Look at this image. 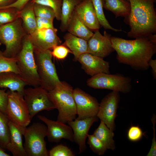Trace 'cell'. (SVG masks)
I'll list each match as a JSON object with an SVG mask.
<instances>
[{
  "label": "cell",
  "instance_id": "obj_1",
  "mask_svg": "<svg viewBox=\"0 0 156 156\" xmlns=\"http://www.w3.org/2000/svg\"><path fill=\"white\" fill-rule=\"evenodd\" d=\"M111 41L119 63L136 70L148 69L149 62L156 52L155 34L133 40L112 36Z\"/></svg>",
  "mask_w": 156,
  "mask_h": 156
},
{
  "label": "cell",
  "instance_id": "obj_2",
  "mask_svg": "<svg viewBox=\"0 0 156 156\" xmlns=\"http://www.w3.org/2000/svg\"><path fill=\"white\" fill-rule=\"evenodd\" d=\"M131 5L127 22L130 30L129 37L137 38L156 33V13L154 3L156 0H129Z\"/></svg>",
  "mask_w": 156,
  "mask_h": 156
},
{
  "label": "cell",
  "instance_id": "obj_3",
  "mask_svg": "<svg viewBox=\"0 0 156 156\" xmlns=\"http://www.w3.org/2000/svg\"><path fill=\"white\" fill-rule=\"evenodd\" d=\"M73 87L67 83L61 81L48 91L49 96L58 111L57 120L64 123L74 120L77 114Z\"/></svg>",
  "mask_w": 156,
  "mask_h": 156
},
{
  "label": "cell",
  "instance_id": "obj_4",
  "mask_svg": "<svg viewBox=\"0 0 156 156\" xmlns=\"http://www.w3.org/2000/svg\"><path fill=\"white\" fill-rule=\"evenodd\" d=\"M19 75L27 85L32 87L40 86L37 71L34 47L27 35L23 38L21 49L16 56Z\"/></svg>",
  "mask_w": 156,
  "mask_h": 156
},
{
  "label": "cell",
  "instance_id": "obj_5",
  "mask_svg": "<svg viewBox=\"0 0 156 156\" xmlns=\"http://www.w3.org/2000/svg\"><path fill=\"white\" fill-rule=\"evenodd\" d=\"M27 35L20 18L0 26V41L4 45V55L10 57H16L22 47L23 41Z\"/></svg>",
  "mask_w": 156,
  "mask_h": 156
},
{
  "label": "cell",
  "instance_id": "obj_6",
  "mask_svg": "<svg viewBox=\"0 0 156 156\" xmlns=\"http://www.w3.org/2000/svg\"><path fill=\"white\" fill-rule=\"evenodd\" d=\"M34 53L40 86L48 92L60 81L52 60L51 51L34 47Z\"/></svg>",
  "mask_w": 156,
  "mask_h": 156
},
{
  "label": "cell",
  "instance_id": "obj_7",
  "mask_svg": "<svg viewBox=\"0 0 156 156\" xmlns=\"http://www.w3.org/2000/svg\"><path fill=\"white\" fill-rule=\"evenodd\" d=\"M47 131V126L39 122L25 128L23 146L27 156H49L44 140Z\"/></svg>",
  "mask_w": 156,
  "mask_h": 156
},
{
  "label": "cell",
  "instance_id": "obj_8",
  "mask_svg": "<svg viewBox=\"0 0 156 156\" xmlns=\"http://www.w3.org/2000/svg\"><path fill=\"white\" fill-rule=\"evenodd\" d=\"M87 85L94 89H106L123 93L129 92L131 90V79L120 74L101 73L88 79Z\"/></svg>",
  "mask_w": 156,
  "mask_h": 156
},
{
  "label": "cell",
  "instance_id": "obj_9",
  "mask_svg": "<svg viewBox=\"0 0 156 156\" xmlns=\"http://www.w3.org/2000/svg\"><path fill=\"white\" fill-rule=\"evenodd\" d=\"M6 115L10 121L19 126L25 127L31 120L23 95L9 90Z\"/></svg>",
  "mask_w": 156,
  "mask_h": 156
},
{
  "label": "cell",
  "instance_id": "obj_10",
  "mask_svg": "<svg viewBox=\"0 0 156 156\" xmlns=\"http://www.w3.org/2000/svg\"><path fill=\"white\" fill-rule=\"evenodd\" d=\"M23 96L27 106L31 119L38 113L56 109L48 92L40 86L25 88Z\"/></svg>",
  "mask_w": 156,
  "mask_h": 156
},
{
  "label": "cell",
  "instance_id": "obj_11",
  "mask_svg": "<svg viewBox=\"0 0 156 156\" xmlns=\"http://www.w3.org/2000/svg\"><path fill=\"white\" fill-rule=\"evenodd\" d=\"M120 99L119 92L112 91L102 100L96 115L110 130L115 129V120Z\"/></svg>",
  "mask_w": 156,
  "mask_h": 156
},
{
  "label": "cell",
  "instance_id": "obj_12",
  "mask_svg": "<svg viewBox=\"0 0 156 156\" xmlns=\"http://www.w3.org/2000/svg\"><path fill=\"white\" fill-rule=\"evenodd\" d=\"M73 93L78 115L76 118L96 116L99 104L96 98L77 88L73 90Z\"/></svg>",
  "mask_w": 156,
  "mask_h": 156
},
{
  "label": "cell",
  "instance_id": "obj_13",
  "mask_svg": "<svg viewBox=\"0 0 156 156\" xmlns=\"http://www.w3.org/2000/svg\"><path fill=\"white\" fill-rule=\"evenodd\" d=\"M38 118L47 125V136L48 141L51 142H58L63 139L74 142L72 129L62 122L49 119L45 116L38 115Z\"/></svg>",
  "mask_w": 156,
  "mask_h": 156
},
{
  "label": "cell",
  "instance_id": "obj_14",
  "mask_svg": "<svg viewBox=\"0 0 156 156\" xmlns=\"http://www.w3.org/2000/svg\"><path fill=\"white\" fill-rule=\"evenodd\" d=\"M111 35L105 31L102 35L99 30L94 31L88 41V53L103 58L115 51L111 41Z\"/></svg>",
  "mask_w": 156,
  "mask_h": 156
},
{
  "label": "cell",
  "instance_id": "obj_15",
  "mask_svg": "<svg viewBox=\"0 0 156 156\" xmlns=\"http://www.w3.org/2000/svg\"><path fill=\"white\" fill-rule=\"evenodd\" d=\"M57 31L56 29L43 28L36 29L28 35L34 47L42 50H51L62 43L57 34Z\"/></svg>",
  "mask_w": 156,
  "mask_h": 156
},
{
  "label": "cell",
  "instance_id": "obj_16",
  "mask_svg": "<svg viewBox=\"0 0 156 156\" xmlns=\"http://www.w3.org/2000/svg\"><path fill=\"white\" fill-rule=\"evenodd\" d=\"M98 120L97 116L81 119L75 118L67 123L72 129L74 141L79 146V153L86 149V141L89 129L93 124Z\"/></svg>",
  "mask_w": 156,
  "mask_h": 156
},
{
  "label": "cell",
  "instance_id": "obj_17",
  "mask_svg": "<svg viewBox=\"0 0 156 156\" xmlns=\"http://www.w3.org/2000/svg\"><path fill=\"white\" fill-rule=\"evenodd\" d=\"M77 60L85 72L92 77L101 73H110L109 63L102 57L86 53L79 56Z\"/></svg>",
  "mask_w": 156,
  "mask_h": 156
},
{
  "label": "cell",
  "instance_id": "obj_18",
  "mask_svg": "<svg viewBox=\"0 0 156 156\" xmlns=\"http://www.w3.org/2000/svg\"><path fill=\"white\" fill-rule=\"evenodd\" d=\"M75 12L91 31L99 30L101 25L91 0H82L77 6Z\"/></svg>",
  "mask_w": 156,
  "mask_h": 156
},
{
  "label": "cell",
  "instance_id": "obj_19",
  "mask_svg": "<svg viewBox=\"0 0 156 156\" xmlns=\"http://www.w3.org/2000/svg\"><path fill=\"white\" fill-rule=\"evenodd\" d=\"M10 141L6 149L14 156H27L23 144V136L25 128L10 121L9 123Z\"/></svg>",
  "mask_w": 156,
  "mask_h": 156
},
{
  "label": "cell",
  "instance_id": "obj_20",
  "mask_svg": "<svg viewBox=\"0 0 156 156\" xmlns=\"http://www.w3.org/2000/svg\"><path fill=\"white\" fill-rule=\"evenodd\" d=\"M27 85L18 74L12 72L0 73V88H8L23 95Z\"/></svg>",
  "mask_w": 156,
  "mask_h": 156
},
{
  "label": "cell",
  "instance_id": "obj_21",
  "mask_svg": "<svg viewBox=\"0 0 156 156\" xmlns=\"http://www.w3.org/2000/svg\"><path fill=\"white\" fill-rule=\"evenodd\" d=\"M64 44L70 50L76 60L80 55L88 53L87 41L68 32L64 35Z\"/></svg>",
  "mask_w": 156,
  "mask_h": 156
},
{
  "label": "cell",
  "instance_id": "obj_22",
  "mask_svg": "<svg viewBox=\"0 0 156 156\" xmlns=\"http://www.w3.org/2000/svg\"><path fill=\"white\" fill-rule=\"evenodd\" d=\"M103 8L112 12L116 18L124 17L125 21L131 12L129 0H104Z\"/></svg>",
  "mask_w": 156,
  "mask_h": 156
},
{
  "label": "cell",
  "instance_id": "obj_23",
  "mask_svg": "<svg viewBox=\"0 0 156 156\" xmlns=\"http://www.w3.org/2000/svg\"><path fill=\"white\" fill-rule=\"evenodd\" d=\"M68 32L88 41L94 33L83 23L75 11L69 22Z\"/></svg>",
  "mask_w": 156,
  "mask_h": 156
},
{
  "label": "cell",
  "instance_id": "obj_24",
  "mask_svg": "<svg viewBox=\"0 0 156 156\" xmlns=\"http://www.w3.org/2000/svg\"><path fill=\"white\" fill-rule=\"evenodd\" d=\"M19 17L22 20L23 28L27 35L31 34L36 29L34 3L30 1L20 10Z\"/></svg>",
  "mask_w": 156,
  "mask_h": 156
},
{
  "label": "cell",
  "instance_id": "obj_25",
  "mask_svg": "<svg viewBox=\"0 0 156 156\" xmlns=\"http://www.w3.org/2000/svg\"><path fill=\"white\" fill-rule=\"evenodd\" d=\"M82 0H62L61 24V31H67L69 22L77 6Z\"/></svg>",
  "mask_w": 156,
  "mask_h": 156
},
{
  "label": "cell",
  "instance_id": "obj_26",
  "mask_svg": "<svg viewBox=\"0 0 156 156\" xmlns=\"http://www.w3.org/2000/svg\"><path fill=\"white\" fill-rule=\"evenodd\" d=\"M113 131L101 120L99 126L93 134L105 145L107 149L114 150L115 148V146L113 139L114 133Z\"/></svg>",
  "mask_w": 156,
  "mask_h": 156
},
{
  "label": "cell",
  "instance_id": "obj_27",
  "mask_svg": "<svg viewBox=\"0 0 156 156\" xmlns=\"http://www.w3.org/2000/svg\"><path fill=\"white\" fill-rule=\"evenodd\" d=\"M9 121L6 115L0 110V146L4 150L10 141Z\"/></svg>",
  "mask_w": 156,
  "mask_h": 156
},
{
  "label": "cell",
  "instance_id": "obj_28",
  "mask_svg": "<svg viewBox=\"0 0 156 156\" xmlns=\"http://www.w3.org/2000/svg\"><path fill=\"white\" fill-rule=\"evenodd\" d=\"M95 10L100 25L105 29L112 30L115 32L122 31L112 27L105 15L103 10L104 0H91Z\"/></svg>",
  "mask_w": 156,
  "mask_h": 156
},
{
  "label": "cell",
  "instance_id": "obj_29",
  "mask_svg": "<svg viewBox=\"0 0 156 156\" xmlns=\"http://www.w3.org/2000/svg\"><path fill=\"white\" fill-rule=\"evenodd\" d=\"M17 61L16 57H7L0 50V73L12 72L18 74Z\"/></svg>",
  "mask_w": 156,
  "mask_h": 156
},
{
  "label": "cell",
  "instance_id": "obj_30",
  "mask_svg": "<svg viewBox=\"0 0 156 156\" xmlns=\"http://www.w3.org/2000/svg\"><path fill=\"white\" fill-rule=\"evenodd\" d=\"M19 11L13 7L0 9V26L11 23L19 18Z\"/></svg>",
  "mask_w": 156,
  "mask_h": 156
},
{
  "label": "cell",
  "instance_id": "obj_31",
  "mask_svg": "<svg viewBox=\"0 0 156 156\" xmlns=\"http://www.w3.org/2000/svg\"><path fill=\"white\" fill-rule=\"evenodd\" d=\"M30 1L51 8L55 12L57 20L60 21L62 0H31Z\"/></svg>",
  "mask_w": 156,
  "mask_h": 156
},
{
  "label": "cell",
  "instance_id": "obj_32",
  "mask_svg": "<svg viewBox=\"0 0 156 156\" xmlns=\"http://www.w3.org/2000/svg\"><path fill=\"white\" fill-rule=\"evenodd\" d=\"M88 144L92 151L98 155H104L107 150L105 145L94 135H88Z\"/></svg>",
  "mask_w": 156,
  "mask_h": 156
},
{
  "label": "cell",
  "instance_id": "obj_33",
  "mask_svg": "<svg viewBox=\"0 0 156 156\" xmlns=\"http://www.w3.org/2000/svg\"><path fill=\"white\" fill-rule=\"evenodd\" d=\"M34 10L36 17L45 18L53 21L55 18L54 10L49 7L34 4Z\"/></svg>",
  "mask_w": 156,
  "mask_h": 156
},
{
  "label": "cell",
  "instance_id": "obj_34",
  "mask_svg": "<svg viewBox=\"0 0 156 156\" xmlns=\"http://www.w3.org/2000/svg\"><path fill=\"white\" fill-rule=\"evenodd\" d=\"M50 156H74L75 154L67 146L62 144L53 148L48 152Z\"/></svg>",
  "mask_w": 156,
  "mask_h": 156
},
{
  "label": "cell",
  "instance_id": "obj_35",
  "mask_svg": "<svg viewBox=\"0 0 156 156\" xmlns=\"http://www.w3.org/2000/svg\"><path fill=\"white\" fill-rule=\"evenodd\" d=\"M51 51L53 57L58 60L65 59L69 53H72L70 50L64 44L54 47Z\"/></svg>",
  "mask_w": 156,
  "mask_h": 156
},
{
  "label": "cell",
  "instance_id": "obj_36",
  "mask_svg": "<svg viewBox=\"0 0 156 156\" xmlns=\"http://www.w3.org/2000/svg\"><path fill=\"white\" fill-rule=\"evenodd\" d=\"M143 135L142 131L138 126H132L128 130L127 138L131 141L136 142L141 138Z\"/></svg>",
  "mask_w": 156,
  "mask_h": 156
},
{
  "label": "cell",
  "instance_id": "obj_37",
  "mask_svg": "<svg viewBox=\"0 0 156 156\" xmlns=\"http://www.w3.org/2000/svg\"><path fill=\"white\" fill-rule=\"evenodd\" d=\"M36 29L43 28L56 29L53 25V21L45 18L36 17Z\"/></svg>",
  "mask_w": 156,
  "mask_h": 156
},
{
  "label": "cell",
  "instance_id": "obj_38",
  "mask_svg": "<svg viewBox=\"0 0 156 156\" xmlns=\"http://www.w3.org/2000/svg\"><path fill=\"white\" fill-rule=\"evenodd\" d=\"M8 93L5 90L0 89V110L6 114Z\"/></svg>",
  "mask_w": 156,
  "mask_h": 156
},
{
  "label": "cell",
  "instance_id": "obj_39",
  "mask_svg": "<svg viewBox=\"0 0 156 156\" xmlns=\"http://www.w3.org/2000/svg\"><path fill=\"white\" fill-rule=\"evenodd\" d=\"M153 125V136L152 139V144L150 149L146 155L147 156H156V141L155 138V124L156 122V116L154 115L151 119Z\"/></svg>",
  "mask_w": 156,
  "mask_h": 156
},
{
  "label": "cell",
  "instance_id": "obj_40",
  "mask_svg": "<svg viewBox=\"0 0 156 156\" xmlns=\"http://www.w3.org/2000/svg\"><path fill=\"white\" fill-rule=\"evenodd\" d=\"M31 1V0H16L15 2L9 5L0 7V9L13 7L20 11Z\"/></svg>",
  "mask_w": 156,
  "mask_h": 156
},
{
  "label": "cell",
  "instance_id": "obj_41",
  "mask_svg": "<svg viewBox=\"0 0 156 156\" xmlns=\"http://www.w3.org/2000/svg\"><path fill=\"white\" fill-rule=\"evenodd\" d=\"M149 66L152 68V72L153 77L155 79H156V60L151 59L148 62Z\"/></svg>",
  "mask_w": 156,
  "mask_h": 156
},
{
  "label": "cell",
  "instance_id": "obj_42",
  "mask_svg": "<svg viewBox=\"0 0 156 156\" xmlns=\"http://www.w3.org/2000/svg\"><path fill=\"white\" fill-rule=\"evenodd\" d=\"M16 0H0V7L9 5Z\"/></svg>",
  "mask_w": 156,
  "mask_h": 156
},
{
  "label": "cell",
  "instance_id": "obj_43",
  "mask_svg": "<svg viewBox=\"0 0 156 156\" xmlns=\"http://www.w3.org/2000/svg\"><path fill=\"white\" fill-rule=\"evenodd\" d=\"M4 150L0 146V156H10V155L6 153Z\"/></svg>",
  "mask_w": 156,
  "mask_h": 156
},
{
  "label": "cell",
  "instance_id": "obj_44",
  "mask_svg": "<svg viewBox=\"0 0 156 156\" xmlns=\"http://www.w3.org/2000/svg\"><path fill=\"white\" fill-rule=\"evenodd\" d=\"M1 44V42L0 41V45Z\"/></svg>",
  "mask_w": 156,
  "mask_h": 156
}]
</instances>
